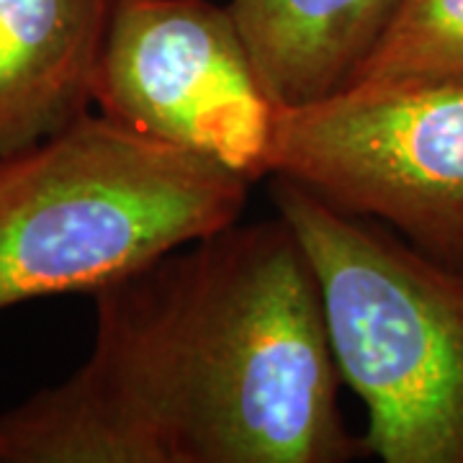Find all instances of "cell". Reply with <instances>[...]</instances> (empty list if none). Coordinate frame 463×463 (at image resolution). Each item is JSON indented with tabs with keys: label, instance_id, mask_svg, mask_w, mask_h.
Instances as JSON below:
<instances>
[{
	"label": "cell",
	"instance_id": "1",
	"mask_svg": "<svg viewBox=\"0 0 463 463\" xmlns=\"http://www.w3.org/2000/svg\"><path fill=\"white\" fill-rule=\"evenodd\" d=\"M75 373L0 414V463H347L319 294L283 222H234L93 294Z\"/></svg>",
	"mask_w": 463,
	"mask_h": 463
},
{
	"label": "cell",
	"instance_id": "2",
	"mask_svg": "<svg viewBox=\"0 0 463 463\" xmlns=\"http://www.w3.org/2000/svg\"><path fill=\"white\" fill-rule=\"evenodd\" d=\"M250 185L201 155L85 114L0 165V312L93 297L240 222Z\"/></svg>",
	"mask_w": 463,
	"mask_h": 463
},
{
	"label": "cell",
	"instance_id": "3",
	"mask_svg": "<svg viewBox=\"0 0 463 463\" xmlns=\"http://www.w3.org/2000/svg\"><path fill=\"white\" fill-rule=\"evenodd\" d=\"M270 181L312 268L337 376L368 412L365 450L383 463H463V270L298 183Z\"/></svg>",
	"mask_w": 463,
	"mask_h": 463
},
{
	"label": "cell",
	"instance_id": "4",
	"mask_svg": "<svg viewBox=\"0 0 463 463\" xmlns=\"http://www.w3.org/2000/svg\"><path fill=\"white\" fill-rule=\"evenodd\" d=\"M273 175L463 270V88H343L281 109Z\"/></svg>",
	"mask_w": 463,
	"mask_h": 463
},
{
	"label": "cell",
	"instance_id": "5",
	"mask_svg": "<svg viewBox=\"0 0 463 463\" xmlns=\"http://www.w3.org/2000/svg\"><path fill=\"white\" fill-rule=\"evenodd\" d=\"M100 116L248 183L270 175L281 106L227 5L116 0L93 75Z\"/></svg>",
	"mask_w": 463,
	"mask_h": 463
},
{
	"label": "cell",
	"instance_id": "6",
	"mask_svg": "<svg viewBox=\"0 0 463 463\" xmlns=\"http://www.w3.org/2000/svg\"><path fill=\"white\" fill-rule=\"evenodd\" d=\"M116 0H0V165L90 114Z\"/></svg>",
	"mask_w": 463,
	"mask_h": 463
},
{
	"label": "cell",
	"instance_id": "7",
	"mask_svg": "<svg viewBox=\"0 0 463 463\" xmlns=\"http://www.w3.org/2000/svg\"><path fill=\"white\" fill-rule=\"evenodd\" d=\"M399 0H230L265 88L281 109L343 90Z\"/></svg>",
	"mask_w": 463,
	"mask_h": 463
},
{
	"label": "cell",
	"instance_id": "8",
	"mask_svg": "<svg viewBox=\"0 0 463 463\" xmlns=\"http://www.w3.org/2000/svg\"><path fill=\"white\" fill-rule=\"evenodd\" d=\"M345 88H463V0H399Z\"/></svg>",
	"mask_w": 463,
	"mask_h": 463
}]
</instances>
